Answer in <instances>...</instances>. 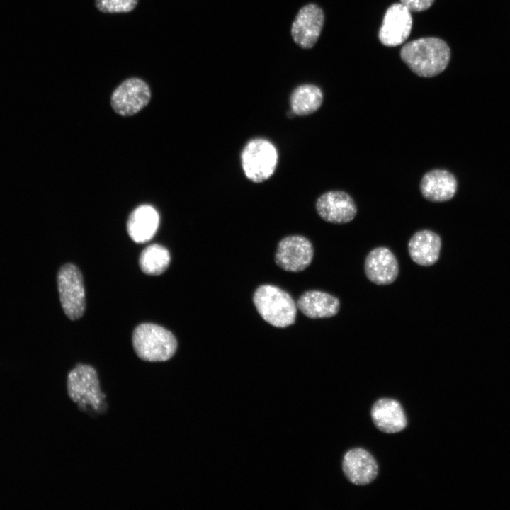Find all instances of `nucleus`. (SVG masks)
<instances>
[{
	"mask_svg": "<svg viewBox=\"0 0 510 510\" xmlns=\"http://www.w3.org/2000/svg\"><path fill=\"white\" fill-rule=\"evenodd\" d=\"M402 60L416 74L423 77L438 75L448 64L450 51L445 41L429 37L412 40L404 45Z\"/></svg>",
	"mask_w": 510,
	"mask_h": 510,
	"instance_id": "obj_1",
	"label": "nucleus"
},
{
	"mask_svg": "<svg viewBox=\"0 0 510 510\" xmlns=\"http://www.w3.org/2000/svg\"><path fill=\"white\" fill-rule=\"evenodd\" d=\"M132 342L134 351L142 360L162 362L169 360L177 349V340L166 329L152 323L135 327Z\"/></svg>",
	"mask_w": 510,
	"mask_h": 510,
	"instance_id": "obj_2",
	"label": "nucleus"
},
{
	"mask_svg": "<svg viewBox=\"0 0 510 510\" xmlns=\"http://www.w3.org/2000/svg\"><path fill=\"white\" fill-rule=\"evenodd\" d=\"M253 301L261 317L276 327H286L295 321V302L286 291L277 286L260 285L254 292Z\"/></svg>",
	"mask_w": 510,
	"mask_h": 510,
	"instance_id": "obj_3",
	"label": "nucleus"
},
{
	"mask_svg": "<svg viewBox=\"0 0 510 510\" xmlns=\"http://www.w3.org/2000/svg\"><path fill=\"white\" fill-rule=\"evenodd\" d=\"M67 392L80 409H91L101 413L106 410V395L102 392L98 374L94 368L78 364L68 374Z\"/></svg>",
	"mask_w": 510,
	"mask_h": 510,
	"instance_id": "obj_4",
	"label": "nucleus"
},
{
	"mask_svg": "<svg viewBox=\"0 0 510 510\" xmlns=\"http://www.w3.org/2000/svg\"><path fill=\"white\" fill-rule=\"evenodd\" d=\"M278 154L269 140L256 137L250 140L241 152V164L246 177L254 183L268 180L275 172Z\"/></svg>",
	"mask_w": 510,
	"mask_h": 510,
	"instance_id": "obj_5",
	"label": "nucleus"
},
{
	"mask_svg": "<svg viewBox=\"0 0 510 510\" xmlns=\"http://www.w3.org/2000/svg\"><path fill=\"white\" fill-rule=\"evenodd\" d=\"M57 285L62 307L72 320L81 318L85 311V289L79 269L72 264L61 267L57 274Z\"/></svg>",
	"mask_w": 510,
	"mask_h": 510,
	"instance_id": "obj_6",
	"label": "nucleus"
},
{
	"mask_svg": "<svg viewBox=\"0 0 510 510\" xmlns=\"http://www.w3.org/2000/svg\"><path fill=\"white\" fill-rule=\"evenodd\" d=\"M151 98L149 85L142 79L133 77L123 81L113 92L110 105L122 116H130L144 108Z\"/></svg>",
	"mask_w": 510,
	"mask_h": 510,
	"instance_id": "obj_7",
	"label": "nucleus"
},
{
	"mask_svg": "<svg viewBox=\"0 0 510 510\" xmlns=\"http://www.w3.org/2000/svg\"><path fill=\"white\" fill-rule=\"evenodd\" d=\"M313 255V246L308 239L301 235H291L279 242L275 261L285 271L298 272L311 264Z\"/></svg>",
	"mask_w": 510,
	"mask_h": 510,
	"instance_id": "obj_8",
	"label": "nucleus"
},
{
	"mask_svg": "<svg viewBox=\"0 0 510 510\" xmlns=\"http://www.w3.org/2000/svg\"><path fill=\"white\" fill-rule=\"evenodd\" d=\"M324 21L322 9L315 4L302 7L291 26V35L300 47L310 49L317 42Z\"/></svg>",
	"mask_w": 510,
	"mask_h": 510,
	"instance_id": "obj_9",
	"label": "nucleus"
},
{
	"mask_svg": "<svg viewBox=\"0 0 510 510\" xmlns=\"http://www.w3.org/2000/svg\"><path fill=\"white\" fill-rule=\"evenodd\" d=\"M316 210L326 222L345 224L354 219L357 206L353 198L343 191H329L322 193L317 200Z\"/></svg>",
	"mask_w": 510,
	"mask_h": 510,
	"instance_id": "obj_10",
	"label": "nucleus"
},
{
	"mask_svg": "<svg viewBox=\"0 0 510 510\" xmlns=\"http://www.w3.org/2000/svg\"><path fill=\"white\" fill-rule=\"evenodd\" d=\"M412 26L410 11L401 3L394 4L385 14L379 30V40L385 46L400 45L409 37Z\"/></svg>",
	"mask_w": 510,
	"mask_h": 510,
	"instance_id": "obj_11",
	"label": "nucleus"
},
{
	"mask_svg": "<svg viewBox=\"0 0 510 510\" xmlns=\"http://www.w3.org/2000/svg\"><path fill=\"white\" fill-rule=\"evenodd\" d=\"M343 472L354 484L366 485L373 482L378 473V463L366 449L355 448L348 450L343 458Z\"/></svg>",
	"mask_w": 510,
	"mask_h": 510,
	"instance_id": "obj_12",
	"label": "nucleus"
},
{
	"mask_svg": "<svg viewBox=\"0 0 510 510\" xmlns=\"http://www.w3.org/2000/svg\"><path fill=\"white\" fill-rule=\"evenodd\" d=\"M365 272L371 282L377 285H389L398 276L397 259L389 249L383 246L375 248L366 256Z\"/></svg>",
	"mask_w": 510,
	"mask_h": 510,
	"instance_id": "obj_13",
	"label": "nucleus"
},
{
	"mask_svg": "<svg viewBox=\"0 0 510 510\" xmlns=\"http://www.w3.org/2000/svg\"><path fill=\"white\" fill-rule=\"evenodd\" d=\"M419 188L423 197L431 202H446L455 194L458 182L455 176L446 169H433L421 179Z\"/></svg>",
	"mask_w": 510,
	"mask_h": 510,
	"instance_id": "obj_14",
	"label": "nucleus"
},
{
	"mask_svg": "<svg viewBox=\"0 0 510 510\" xmlns=\"http://www.w3.org/2000/svg\"><path fill=\"white\" fill-rule=\"evenodd\" d=\"M371 417L375 426L386 434L402 431L407 425V419L400 403L391 398H381L373 405Z\"/></svg>",
	"mask_w": 510,
	"mask_h": 510,
	"instance_id": "obj_15",
	"label": "nucleus"
},
{
	"mask_svg": "<svg viewBox=\"0 0 510 510\" xmlns=\"http://www.w3.org/2000/svg\"><path fill=\"white\" fill-rule=\"evenodd\" d=\"M441 248L440 236L429 230L416 232L408 243V251L411 259L418 265L423 266L434 265L438 261Z\"/></svg>",
	"mask_w": 510,
	"mask_h": 510,
	"instance_id": "obj_16",
	"label": "nucleus"
},
{
	"mask_svg": "<svg viewBox=\"0 0 510 510\" xmlns=\"http://www.w3.org/2000/svg\"><path fill=\"white\" fill-rule=\"evenodd\" d=\"M297 307L311 319L329 318L336 315L340 308L339 300L323 291L307 290L297 302Z\"/></svg>",
	"mask_w": 510,
	"mask_h": 510,
	"instance_id": "obj_17",
	"label": "nucleus"
},
{
	"mask_svg": "<svg viewBox=\"0 0 510 510\" xmlns=\"http://www.w3.org/2000/svg\"><path fill=\"white\" fill-rule=\"evenodd\" d=\"M159 224V216L152 206L143 205L130 215L127 230L130 237L137 243H145L155 234Z\"/></svg>",
	"mask_w": 510,
	"mask_h": 510,
	"instance_id": "obj_18",
	"label": "nucleus"
},
{
	"mask_svg": "<svg viewBox=\"0 0 510 510\" xmlns=\"http://www.w3.org/2000/svg\"><path fill=\"white\" fill-rule=\"evenodd\" d=\"M323 93L314 84H302L297 86L290 97V105L295 115L304 116L317 111L322 104Z\"/></svg>",
	"mask_w": 510,
	"mask_h": 510,
	"instance_id": "obj_19",
	"label": "nucleus"
},
{
	"mask_svg": "<svg viewBox=\"0 0 510 510\" xmlns=\"http://www.w3.org/2000/svg\"><path fill=\"white\" fill-rule=\"evenodd\" d=\"M169 251L162 245L153 244L141 253L139 264L143 273L148 275H159L164 272L170 264Z\"/></svg>",
	"mask_w": 510,
	"mask_h": 510,
	"instance_id": "obj_20",
	"label": "nucleus"
},
{
	"mask_svg": "<svg viewBox=\"0 0 510 510\" xmlns=\"http://www.w3.org/2000/svg\"><path fill=\"white\" fill-rule=\"evenodd\" d=\"M138 0H96V8L103 13H128L137 6Z\"/></svg>",
	"mask_w": 510,
	"mask_h": 510,
	"instance_id": "obj_21",
	"label": "nucleus"
},
{
	"mask_svg": "<svg viewBox=\"0 0 510 510\" xmlns=\"http://www.w3.org/2000/svg\"><path fill=\"white\" fill-rule=\"evenodd\" d=\"M401 4L410 12H420L430 8L434 0H400Z\"/></svg>",
	"mask_w": 510,
	"mask_h": 510,
	"instance_id": "obj_22",
	"label": "nucleus"
}]
</instances>
